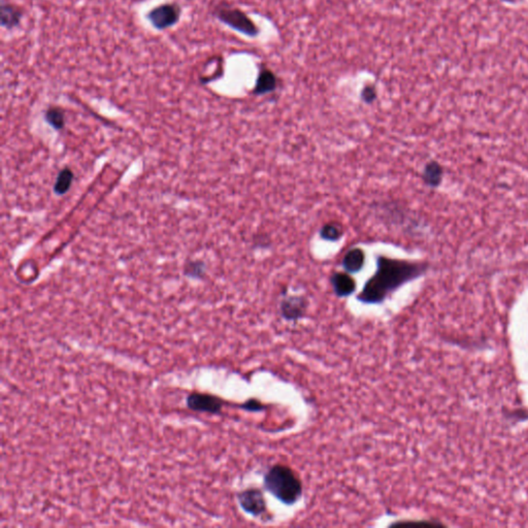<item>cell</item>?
Returning a JSON list of instances; mask_svg holds the SVG:
<instances>
[{
    "label": "cell",
    "mask_w": 528,
    "mask_h": 528,
    "mask_svg": "<svg viewBox=\"0 0 528 528\" xmlns=\"http://www.w3.org/2000/svg\"><path fill=\"white\" fill-rule=\"evenodd\" d=\"M186 274L192 278H200L204 275V264L202 262H191L186 267Z\"/></svg>",
    "instance_id": "obj_17"
},
{
    "label": "cell",
    "mask_w": 528,
    "mask_h": 528,
    "mask_svg": "<svg viewBox=\"0 0 528 528\" xmlns=\"http://www.w3.org/2000/svg\"><path fill=\"white\" fill-rule=\"evenodd\" d=\"M333 292L337 298H348L356 291V282L346 273H335L331 278Z\"/></svg>",
    "instance_id": "obj_8"
},
{
    "label": "cell",
    "mask_w": 528,
    "mask_h": 528,
    "mask_svg": "<svg viewBox=\"0 0 528 528\" xmlns=\"http://www.w3.org/2000/svg\"><path fill=\"white\" fill-rule=\"evenodd\" d=\"M443 167L437 161H429L425 165L422 173V180L429 187L437 188L443 180Z\"/></svg>",
    "instance_id": "obj_11"
},
{
    "label": "cell",
    "mask_w": 528,
    "mask_h": 528,
    "mask_svg": "<svg viewBox=\"0 0 528 528\" xmlns=\"http://www.w3.org/2000/svg\"><path fill=\"white\" fill-rule=\"evenodd\" d=\"M46 120L55 129H61L64 126V112L58 108H51L47 110Z\"/></svg>",
    "instance_id": "obj_15"
},
{
    "label": "cell",
    "mask_w": 528,
    "mask_h": 528,
    "mask_svg": "<svg viewBox=\"0 0 528 528\" xmlns=\"http://www.w3.org/2000/svg\"><path fill=\"white\" fill-rule=\"evenodd\" d=\"M308 304V300L304 296H286L281 302L280 312L285 320L296 322L306 315Z\"/></svg>",
    "instance_id": "obj_7"
},
{
    "label": "cell",
    "mask_w": 528,
    "mask_h": 528,
    "mask_svg": "<svg viewBox=\"0 0 528 528\" xmlns=\"http://www.w3.org/2000/svg\"><path fill=\"white\" fill-rule=\"evenodd\" d=\"M319 235L324 241L333 243V241H337L343 237L344 228L339 223H327V224L323 225L322 228L319 231Z\"/></svg>",
    "instance_id": "obj_13"
},
{
    "label": "cell",
    "mask_w": 528,
    "mask_h": 528,
    "mask_svg": "<svg viewBox=\"0 0 528 528\" xmlns=\"http://www.w3.org/2000/svg\"><path fill=\"white\" fill-rule=\"evenodd\" d=\"M241 408L248 411V412H260V411L264 410L265 407L261 403L258 402L257 400H250L245 403V404H243Z\"/></svg>",
    "instance_id": "obj_18"
},
{
    "label": "cell",
    "mask_w": 528,
    "mask_h": 528,
    "mask_svg": "<svg viewBox=\"0 0 528 528\" xmlns=\"http://www.w3.org/2000/svg\"><path fill=\"white\" fill-rule=\"evenodd\" d=\"M73 173L69 169H64L59 173L55 182L54 190L59 195L67 193L73 183Z\"/></svg>",
    "instance_id": "obj_14"
},
{
    "label": "cell",
    "mask_w": 528,
    "mask_h": 528,
    "mask_svg": "<svg viewBox=\"0 0 528 528\" xmlns=\"http://www.w3.org/2000/svg\"><path fill=\"white\" fill-rule=\"evenodd\" d=\"M265 489L284 505H296L302 495V484L287 466L276 464L264 475Z\"/></svg>",
    "instance_id": "obj_2"
},
{
    "label": "cell",
    "mask_w": 528,
    "mask_h": 528,
    "mask_svg": "<svg viewBox=\"0 0 528 528\" xmlns=\"http://www.w3.org/2000/svg\"><path fill=\"white\" fill-rule=\"evenodd\" d=\"M278 87V77L269 69H262L258 73L255 87L252 93L261 96L276 91Z\"/></svg>",
    "instance_id": "obj_9"
},
{
    "label": "cell",
    "mask_w": 528,
    "mask_h": 528,
    "mask_svg": "<svg viewBox=\"0 0 528 528\" xmlns=\"http://www.w3.org/2000/svg\"><path fill=\"white\" fill-rule=\"evenodd\" d=\"M376 97H378V92H376V88L372 84H368L362 88L361 92H360V98L362 101L366 104H372L376 101Z\"/></svg>",
    "instance_id": "obj_16"
},
{
    "label": "cell",
    "mask_w": 528,
    "mask_h": 528,
    "mask_svg": "<svg viewBox=\"0 0 528 528\" xmlns=\"http://www.w3.org/2000/svg\"><path fill=\"white\" fill-rule=\"evenodd\" d=\"M187 406L191 410L197 412L211 413L217 414L222 411L224 403L221 398L214 395L204 394V393H193L187 398Z\"/></svg>",
    "instance_id": "obj_6"
},
{
    "label": "cell",
    "mask_w": 528,
    "mask_h": 528,
    "mask_svg": "<svg viewBox=\"0 0 528 528\" xmlns=\"http://www.w3.org/2000/svg\"><path fill=\"white\" fill-rule=\"evenodd\" d=\"M365 264V253L360 248L349 250L344 256L341 265L348 274L359 273Z\"/></svg>",
    "instance_id": "obj_10"
},
{
    "label": "cell",
    "mask_w": 528,
    "mask_h": 528,
    "mask_svg": "<svg viewBox=\"0 0 528 528\" xmlns=\"http://www.w3.org/2000/svg\"><path fill=\"white\" fill-rule=\"evenodd\" d=\"M237 501L245 513L260 517L267 513V507L263 493L258 488H249L237 494Z\"/></svg>",
    "instance_id": "obj_5"
},
{
    "label": "cell",
    "mask_w": 528,
    "mask_h": 528,
    "mask_svg": "<svg viewBox=\"0 0 528 528\" xmlns=\"http://www.w3.org/2000/svg\"><path fill=\"white\" fill-rule=\"evenodd\" d=\"M216 16L221 22L229 27L250 38H255L259 34V28L250 19L247 14L241 10L230 7H220L217 9Z\"/></svg>",
    "instance_id": "obj_3"
},
{
    "label": "cell",
    "mask_w": 528,
    "mask_h": 528,
    "mask_svg": "<svg viewBox=\"0 0 528 528\" xmlns=\"http://www.w3.org/2000/svg\"><path fill=\"white\" fill-rule=\"evenodd\" d=\"M181 17V8L176 3L159 5L149 13L148 19L157 29L163 30L171 27L179 22Z\"/></svg>",
    "instance_id": "obj_4"
},
{
    "label": "cell",
    "mask_w": 528,
    "mask_h": 528,
    "mask_svg": "<svg viewBox=\"0 0 528 528\" xmlns=\"http://www.w3.org/2000/svg\"><path fill=\"white\" fill-rule=\"evenodd\" d=\"M429 269L424 262L376 257V273L365 282L357 300L364 304H380L409 282L418 279Z\"/></svg>",
    "instance_id": "obj_1"
},
{
    "label": "cell",
    "mask_w": 528,
    "mask_h": 528,
    "mask_svg": "<svg viewBox=\"0 0 528 528\" xmlns=\"http://www.w3.org/2000/svg\"><path fill=\"white\" fill-rule=\"evenodd\" d=\"M22 12L11 5H3L1 7V25L5 28L16 27L20 23Z\"/></svg>",
    "instance_id": "obj_12"
}]
</instances>
